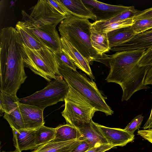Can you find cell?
Returning <instances> with one entry per match:
<instances>
[{"instance_id": "6da1fadb", "label": "cell", "mask_w": 152, "mask_h": 152, "mask_svg": "<svg viewBox=\"0 0 152 152\" xmlns=\"http://www.w3.org/2000/svg\"><path fill=\"white\" fill-rule=\"evenodd\" d=\"M110 70L106 79L108 83L119 84L123 90L122 101L129 99L135 92L150 88L144 84L145 76L151 65L140 66L125 58L110 56Z\"/></svg>"}, {"instance_id": "7a4b0ae2", "label": "cell", "mask_w": 152, "mask_h": 152, "mask_svg": "<svg viewBox=\"0 0 152 152\" xmlns=\"http://www.w3.org/2000/svg\"><path fill=\"white\" fill-rule=\"evenodd\" d=\"M91 24L88 19L72 15L66 17L58 27L61 37L69 42L90 63L94 61L110 67V57L99 54L92 46L90 39Z\"/></svg>"}, {"instance_id": "3957f363", "label": "cell", "mask_w": 152, "mask_h": 152, "mask_svg": "<svg viewBox=\"0 0 152 152\" xmlns=\"http://www.w3.org/2000/svg\"><path fill=\"white\" fill-rule=\"evenodd\" d=\"M58 69L68 85L85 99L97 111L103 112L106 115H112L113 113L94 81L81 72L68 67Z\"/></svg>"}, {"instance_id": "277c9868", "label": "cell", "mask_w": 152, "mask_h": 152, "mask_svg": "<svg viewBox=\"0 0 152 152\" xmlns=\"http://www.w3.org/2000/svg\"><path fill=\"white\" fill-rule=\"evenodd\" d=\"M25 67L50 82L51 79H63L54 53L47 48H30L23 44Z\"/></svg>"}, {"instance_id": "5b68a950", "label": "cell", "mask_w": 152, "mask_h": 152, "mask_svg": "<svg viewBox=\"0 0 152 152\" xmlns=\"http://www.w3.org/2000/svg\"><path fill=\"white\" fill-rule=\"evenodd\" d=\"M64 100L62 116L67 124L76 127L90 122L97 110L70 86Z\"/></svg>"}, {"instance_id": "8992f818", "label": "cell", "mask_w": 152, "mask_h": 152, "mask_svg": "<svg viewBox=\"0 0 152 152\" xmlns=\"http://www.w3.org/2000/svg\"><path fill=\"white\" fill-rule=\"evenodd\" d=\"M69 89L68 85L64 78L54 80L42 89L20 99V102L44 110L58 102L64 101Z\"/></svg>"}, {"instance_id": "52a82bcc", "label": "cell", "mask_w": 152, "mask_h": 152, "mask_svg": "<svg viewBox=\"0 0 152 152\" xmlns=\"http://www.w3.org/2000/svg\"><path fill=\"white\" fill-rule=\"evenodd\" d=\"M22 21L27 31L38 42L53 53L62 51L61 37L56 29V25L39 26L33 21L31 17L24 10L21 11Z\"/></svg>"}, {"instance_id": "ba28073f", "label": "cell", "mask_w": 152, "mask_h": 152, "mask_svg": "<svg viewBox=\"0 0 152 152\" xmlns=\"http://www.w3.org/2000/svg\"><path fill=\"white\" fill-rule=\"evenodd\" d=\"M29 10V15L33 21L39 26H57L66 17L59 13L48 0H38Z\"/></svg>"}, {"instance_id": "9c48e42d", "label": "cell", "mask_w": 152, "mask_h": 152, "mask_svg": "<svg viewBox=\"0 0 152 152\" xmlns=\"http://www.w3.org/2000/svg\"><path fill=\"white\" fill-rule=\"evenodd\" d=\"M95 16V21L106 20L129 9L131 6L113 5L95 0H82Z\"/></svg>"}, {"instance_id": "30bf717a", "label": "cell", "mask_w": 152, "mask_h": 152, "mask_svg": "<svg viewBox=\"0 0 152 152\" xmlns=\"http://www.w3.org/2000/svg\"><path fill=\"white\" fill-rule=\"evenodd\" d=\"M19 107L25 129L35 130L44 125V110L34 105L20 102Z\"/></svg>"}, {"instance_id": "8fae6325", "label": "cell", "mask_w": 152, "mask_h": 152, "mask_svg": "<svg viewBox=\"0 0 152 152\" xmlns=\"http://www.w3.org/2000/svg\"><path fill=\"white\" fill-rule=\"evenodd\" d=\"M95 124L108 144L114 147L124 146L134 139V134H130L124 129L110 128L96 123Z\"/></svg>"}, {"instance_id": "7c38bea8", "label": "cell", "mask_w": 152, "mask_h": 152, "mask_svg": "<svg viewBox=\"0 0 152 152\" xmlns=\"http://www.w3.org/2000/svg\"><path fill=\"white\" fill-rule=\"evenodd\" d=\"M75 127L81 134L79 140L87 142L90 149L108 144L92 120L89 123L82 124Z\"/></svg>"}, {"instance_id": "4fadbf2b", "label": "cell", "mask_w": 152, "mask_h": 152, "mask_svg": "<svg viewBox=\"0 0 152 152\" xmlns=\"http://www.w3.org/2000/svg\"><path fill=\"white\" fill-rule=\"evenodd\" d=\"M152 46V28L145 31L136 34L132 39L119 45L111 48L110 50L116 52L146 50Z\"/></svg>"}, {"instance_id": "5bb4252c", "label": "cell", "mask_w": 152, "mask_h": 152, "mask_svg": "<svg viewBox=\"0 0 152 152\" xmlns=\"http://www.w3.org/2000/svg\"><path fill=\"white\" fill-rule=\"evenodd\" d=\"M62 50L66 54L76 66L93 79H94L90 66L89 62L69 42L61 37Z\"/></svg>"}, {"instance_id": "9a60e30c", "label": "cell", "mask_w": 152, "mask_h": 152, "mask_svg": "<svg viewBox=\"0 0 152 152\" xmlns=\"http://www.w3.org/2000/svg\"><path fill=\"white\" fill-rule=\"evenodd\" d=\"M12 130L13 144L16 149L22 152L35 149L38 146L35 143V130L25 129Z\"/></svg>"}, {"instance_id": "2e32d148", "label": "cell", "mask_w": 152, "mask_h": 152, "mask_svg": "<svg viewBox=\"0 0 152 152\" xmlns=\"http://www.w3.org/2000/svg\"><path fill=\"white\" fill-rule=\"evenodd\" d=\"M81 141L79 140L61 142L51 141L38 146L31 152H70Z\"/></svg>"}, {"instance_id": "e0dca14e", "label": "cell", "mask_w": 152, "mask_h": 152, "mask_svg": "<svg viewBox=\"0 0 152 152\" xmlns=\"http://www.w3.org/2000/svg\"><path fill=\"white\" fill-rule=\"evenodd\" d=\"M107 33L110 48L127 42L136 34L131 26L119 28Z\"/></svg>"}, {"instance_id": "ac0fdd59", "label": "cell", "mask_w": 152, "mask_h": 152, "mask_svg": "<svg viewBox=\"0 0 152 152\" xmlns=\"http://www.w3.org/2000/svg\"><path fill=\"white\" fill-rule=\"evenodd\" d=\"M90 39L93 47L101 55L110 50L107 33L98 31L91 26Z\"/></svg>"}, {"instance_id": "d6986e66", "label": "cell", "mask_w": 152, "mask_h": 152, "mask_svg": "<svg viewBox=\"0 0 152 152\" xmlns=\"http://www.w3.org/2000/svg\"><path fill=\"white\" fill-rule=\"evenodd\" d=\"M71 15L79 18L96 20V17L84 5L82 0H61Z\"/></svg>"}, {"instance_id": "ffe728a7", "label": "cell", "mask_w": 152, "mask_h": 152, "mask_svg": "<svg viewBox=\"0 0 152 152\" xmlns=\"http://www.w3.org/2000/svg\"><path fill=\"white\" fill-rule=\"evenodd\" d=\"M56 135L54 142H61L79 140L81 134L75 127L69 124L61 125L55 128Z\"/></svg>"}, {"instance_id": "44dd1931", "label": "cell", "mask_w": 152, "mask_h": 152, "mask_svg": "<svg viewBox=\"0 0 152 152\" xmlns=\"http://www.w3.org/2000/svg\"><path fill=\"white\" fill-rule=\"evenodd\" d=\"M23 44L28 48L34 50H39L46 48L37 40L27 30L23 21H18L15 26Z\"/></svg>"}, {"instance_id": "7402d4cb", "label": "cell", "mask_w": 152, "mask_h": 152, "mask_svg": "<svg viewBox=\"0 0 152 152\" xmlns=\"http://www.w3.org/2000/svg\"><path fill=\"white\" fill-rule=\"evenodd\" d=\"M140 11L139 10L136 9L134 6H131L129 9L109 19L104 20L95 21L92 23L91 26L95 29H97L113 23L130 18L134 19Z\"/></svg>"}, {"instance_id": "603a6c76", "label": "cell", "mask_w": 152, "mask_h": 152, "mask_svg": "<svg viewBox=\"0 0 152 152\" xmlns=\"http://www.w3.org/2000/svg\"><path fill=\"white\" fill-rule=\"evenodd\" d=\"M20 99L17 95L0 91V110L2 113H9L19 107Z\"/></svg>"}, {"instance_id": "cb8c5ba5", "label": "cell", "mask_w": 152, "mask_h": 152, "mask_svg": "<svg viewBox=\"0 0 152 152\" xmlns=\"http://www.w3.org/2000/svg\"><path fill=\"white\" fill-rule=\"evenodd\" d=\"M35 143L39 146L53 140L56 135L55 128L42 126L35 131Z\"/></svg>"}, {"instance_id": "d4e9b609", "label": "cell", "mask_w": 152, "mask_h": 152, "mask_svg": "<svg viewBox=\"0 0 152 152\" xmlns=\"http://www.w3.org/2000/svg\"><path fill=\"white\" fill-rule=\"evenodd\" d=\"M3 117L7 121L12 129L19 130L25 129L19 107L9 113H5Z\"/></svg>"}, {"instance_id": "484cf974", "label": "cell", "mask_w": 152, "mask_h": 152, "mask_svg": "<svg viewBox=\"0 0 152 152\" xmlns=\"http://www.w3.org/2000/svg\"><path fill=\"white\" fill-rule=\"evenodd\" d=\"M134 21L133 18L129 19L111 23L106 26L95 29L98 31L107 33L110 31L119 28L130 27L132 25Z\"/></svg>"}, {"instance_id": "4316f807", "label": "cell", "mask_w": 152, "mask_h": 152, "mask_svg": "<svg viewBox=\"0 0 152 152\" xmlns=\"http://www.w3.org/2000/svg\"><path fill=\"white\" fill-rule=\"evenodd\" d=\"M131 27L136 34L152 28V18L134 20Z\"/></svg>"}, {"instance_id": "83f0119b", "label": "cell", "mask_w": 152, "mask_h": 152, "mask_svg": "<svg viewBox=\"0 0 152 152\" xmlns=\"http://www.w3.org/2000/svg\"><path fill=\"white\" fill-rule=\"evenodd\" d=\"M54 54L59 67H66L74 70H77L76 65L62 50Z\"/></svg>"}, {"instance_id": "f1b7e54d", "label": "cell", "mask_w": 152, "mask_h": 152, "mask_svg": "<svg viewBox=\"0 0 152 152\" xmlns=\"http://www.w3.org/2000/svg\"><path fill=\"white\" fill-rule=\"evenodd\" d=\"M143 117L140 115L135 117L124 129L131 134H134V131L140 127L143 121Z\"/></svg>"}, {"instance_id": "f546056e", "label": "cell", "mask_w": 152, "mask_h": 152, "mask_svg": "<svg viewBox=\"0 0 152 152\" xmlns=\"http://www.w3.org/2000/svg\"><path fill=\"white\" fill-rule=\"evenodd\" d=\"M48 1L61 15L66 17L71 15L69 10L61 2V0H48Z\"/></svg>"}, {"instance_id": "4dcf8cb0", "label": "cell", "mask_w": 152, "mask_h": 152, "mask_svg": "<svg viewBox=\"0 0 152 152\" xmlns=\"http://www.w3.org/2000/svg\"><path fill=\"white\" fill-rule=\"evenodd\" d=\"M139 65L140 66L152 65V46L145 50L139 61Z\"/></svg>"}, {"instance_id": "1f68e13d", "label": "cell", "mask_w": 152, "mask_h": 152, "mask_svg": "<svg viewBox=\"0 0 152 152\" xmlns=\"http://www.w3.org/2000/svg\"><path fill=\"white\" fill-rule=\"evenodd\" d=\"M152 18V7L141 11L134 18V20Z\"/></svg>"}, {"instance_id": "d6a6232c", "label": "cell", "mask_w": 152, "mask_h": 152, "mask_svg": "<svg viewBox=\"0 0 152 152\" xmlns=\"http://www.w3.org/2000/svg\"><path fill=\"white\" fill-rule=\"evenodd\" d=\"M137 134L152 143V128L139 130Z\"/></svg>"}, {"instance_id": "836d02e7", "label": "cell", "mask_w": 152, "mask_h": 152, "mask_svg": "<svg viewBox=\"0 0 152 152\" xmlns=\"http://www.w3.org/2000/svg\"><path fill=\"white\" fill-rule=\"evenodd\" d=\"M114 147L109 144H105L90 149L85 152H104Z\"/></svg>"}, {"instance_id": "e575fe53", "label": "cell", "mask_w": 152, "mask_h": 152, "mask_svg": "<svg viewBox=\"0 0 152 152\" xmlns=\"http://www.w3.org/2000/svg\"><path fill=\"white\" fill-rule=\"evenodd\" d=\"M90 149L88 144L82 141L81 143L70 152H85Z\"/></svg>"}, {"instance_id": "d590c367", "label": "cell", "mask_w": 152, "mask_h": 152, "mask_svg": "<svg viewBox=\"0 0 152 152\" xmlns=\"http://www.w3.org/2000/svg\"><path fill=\"white\" fill-rule=\"evenodd\" d=\"M144 84L146 85H152V65H151L145 76Z\"/></svg>"}, {"instance_id": "8d00e7d4", "label": "cell", "mask_w": 152, "mask_h": 152, "mask_svg": "<svg viewBox=\"0 0 152 152\" xmlns=\"http://www.w3.org/2000/svg\"><path fill=\"white\" fill-rule=\"evenodd\" d=\"M144 130L152 128V108L150 116L143 126Z\"/></svg>"}, {"instance_id": "74e56055", "label": "cell", "mask_w": 152, "mask_h": 152, "mask_svg": "<svg viewBox=\"0 0 152 152\" xmlns=\"http://www.w3.org/2000/svg\"><path fill=\"white\" fill-rule=\"evenodd\" d=\"M1 152H21L20 151H19L18 150L16 149V150L15 151H12L6 152V151H3Z\"/></svg>"}]
</instances>
